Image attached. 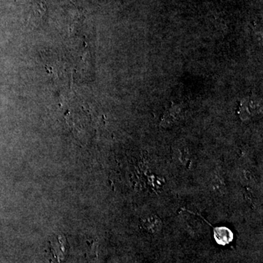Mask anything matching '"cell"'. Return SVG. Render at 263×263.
I'll return each mask as SVG.
<instances>
[{"mask_svg":"<svg viewBox=\"0 0 263 263\" xmlns=\"http://www.w3.org/2000/svg\"><path fill=\"white\" fill-rule=\"evenodd\" d=\"M146 224L148 229L156 231V230H158L159 228H160V221L156 217H149L147 222H146Z\"/></svg>","mask_w":263,"mask_h":263,"instance_id":"1","label":"cell"}]
</instances>
